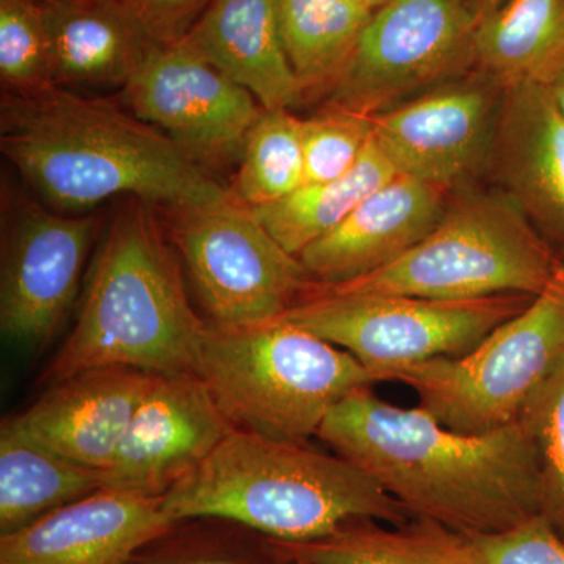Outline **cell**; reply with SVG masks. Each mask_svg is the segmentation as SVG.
Returning a JSON list of instances; mask_svg holds the SVG:
<instances>
[{
  "label": "cell",
  "instance_id": "1",
  "mask_svg": "<svg viewBox=\"0 0 564 564\" xmlns=\"http://www.w3.org/2000/svg\"><path fill=\"white\" fill-rule=\"evenodd\" d=\"M315 437L413 519L477 536L538 516L536 448L521 421L486 434L454 432L421 406H393L367 386L344 397Z\"/></svg>",
  "mask_w": 564,
  "mask_h": 564
},
{
  "label": "cell",
  "instance_id": "2",
  "mask_svg": "<svg viewBox=\"0 0 564 564\" xmlns=\"http://www.w3.org/2000/svg\"><path fill=\"white\" fill-rule=\"evenodd\" d=\"M0 151L63 214H87L118 195L163 210L234 198L207 166L131 110L66 88L3 93Z\"/></svg>",
  "mask_w": 564,
  "mask_h": 564
},
{
  "label": "cell",
  "instance_id": "3",
  "mask_svg": "<svg viewBox=\"0 0 564 564\" xmlns=\"http://www.w3.org/2000/svg\"><path fill=\"white\" fill-rule=\"evenodd\" d=\"M207 332L169 229L147 203L133 199L104 234L73 332L41 383L96 367L198 375Z\"/></svg>",
  "mask_w": 564,
  "mask_h": 564
},
{
  "label": "cell",
  "instance_id": "4",
  "mask_svg": "<svg viewBox=\"0 0 564 564\" xmlns=\"http://www.w3.org/2000/svg\"><path fill=\"white\" fill-rule=\"evenodd\" d=\"M172 521L232 519L256 532L302 543L352 519L403 525L411 516L370 475L307 443L234 430L206 462L162 497Z\"/></svg>",
  "mask_w": 564,
  "mask_h": 564
},
{
  "label": "cell",
  "instance_id": "5",
  "mask_svg": "<svg viewBox=\"0 0 564 564\" xmlns=\"http://www.w3.org/2000/svg\"><path fill=\"white\" fill-rule=\"evenodd\" d=\"M198 375L237 430L299 443L344 397L377 383L350 352L282 317L209 323Z\"/></svg>",
  "mask_w": 564,
  "mask_h": 564
},
{
  "label": "cell",
  "instance_id": "6",
  "mask_svg": "<svg viewBox=\"0 0 564 564\" xmlns=\"http://www.w3.org/2000/svg\"><path fill=\"white\" fill-rule=\"evenodd\" d=\"M563 272L564 263L508 196L464 191L448 199L436 228L399 261L344 284L317 285L351 295L534 299Z\"/></svg>",
  "mask_w": 564,
  "mask_h": 564
},
{
  "label": "cell",
  "instance_id": "7",
  "mask_svg": "<svg viewBox=\"0 0 564 564\" xmlns=\"http://www.w3.org/2000/svg\"><path fill=\"white\" fill-rule=\"evenodd\" d=\"M564 364V272L522 313L458 358L392 367L377 381L413 389L447 429L486 434L519 422L534 393Z\"/></svg>",
  "mask_w": 564,
  "mask_h": 564
},
{
  "label": "cell",
  "instance_id": "8",
  "mask_svg": "<svg viewBox=\"0 0 564 564\" xmlns=\"http://www.w3.org/2000/svg\"><path fill=\"white\" fill-rule=\"evenodd\" d=\"M532 300L514 293L475 300L351 295L315 284L282 318L350 352L377 381L392 367L466 355Z\"/></svg>",
  "mask_w": 564,
  "mask_h": 564
},
{
  "label": "cell",
  "instance_id": "9",
  "mask_svg": "<svg viewBox=\"0 0 564 564\" xmlns=\"http://www.w3.org/2000/svg\"><path fill=\"white\" fill-rule=\"evenodd\" d=\"M166 212L170 239L212 325L276 321L313 291L302 261L236 199Z\"/></svg>",
  "mask_w": 564,
  "mask_h": 564
},
{
  "label": "cell",
  "instance_id": "10",
  "mask_svg": "<svg viewBox=\"0 0 564 564\" xmlns=\"http://www.w3.org/2000/svg\"><path fill=\"white\" fill-rule=\"evenodd\" d=\"M477 0H393L375 11L326 106L375 115L475 66Z\"/></svg>",
  "mask_w": 564,
  "mask_h": 564
},
{
  "label": "cell",
  "instance_id": "11",
  "mask_svg": "<svg viewBox=\"0 0 564 564\" xmlns=\"http://www.w3.org/2000/svg\"><path fill=\"white\" fill-rule=\"evenodd\" d=\"M121 101L207 169L240 161L248 132L263 110L247 88L185 41L152 52L122 88Z\"/></svg>",
  "mask_w": 564,
  "mask_h": 564
},
{
  "label": "cell",
  "instance_id": "12",
  "mask_svg": "<svg viewBox=\"0 0 564 564\" xmlns=\"http://www.w3.org/2000/svg\"><path fill=\"white\" fill-rule=\"evenodd\" d=\"M98 229L95 214L31 203L14 212L0 265V328L11 344L36 350L51 343L79 292Z\"/></svg>",
  "mask_w": 564,
  "mask_h": 564
},
{
  "label": "cell",
  "instance_id": "13",
  "mask_svg": "<svg viewBox=\"0 0 564 564\" xmlns=\"http://www.w3.org/2000/svg\"><path fill=\"white\" fill-rule=\"evenodd\" d=\"M502 87L491 77L447 82L373 117L397 174L451 191L489 166Z\"/></svg>",
  "mask_w": 564,
  "mask_h": 564
},
{
  "label": "cell",
  "instance_id": "14",
  "mask_svg": "<svg viewBox=\"0 0 564 564\" xmlns=\"http://www.w3.org/2000/svg\"><path fill=\"white\" fill-rule=\"evenodd\" d=\"M234 430L199 375H154L102 486L162 499Z\"/></svg>",
  "mask_w": 564,
  "mask_h": 564
},
{
  "label": "cell",
  "instance_id": "15",
  "mask_svg": "<svg viewBox=\"0 0 564 564\" xmlns=\"http://www.w3.org/2000/svg\"><path fill=\"white\" fill-rule=\"evenodd\" d=\"M154 373L131 367H96L50 384L11 429L70 462L104 470L120 447Z\"/></svg>",
  "mask_w": 564,
  "mask_h": 564
},
{
  "label": "cell",
  "instance_id": "16",
  "mask_svg": "<svg viewBox=\"0 0 564 564\" xmlns=\"http://www.w3.org/2000/svg\"><path fill=\"white\" fill-rule=\"evenodd\" d=\"M172 522L162 499L102 486L0 536V564H126Z\"/></svg>",
  "mask_w": 564,
  "mask_h": 564
},
{
  "label": "cell",
  "instance_id": "17",
  "mask_svg": "<svg viewBox=\"0 0 564 564\" xmlns=\"http://www.w3.org/2000/svg\"><path fill=\"white\" fill-rule=\"evenodd\" d=\"M447 191L414 177H393L332 232L299 256L318 285L358 280L399 261L436 228Z\"/></svg>",
  "mask_w": 564,
  "mask_h": 564
},
{
  "label": "cell",
  "instance_id": "18",
  "mask_svg": "<svg viewBox=\"0 0 564 564\" xmlns=\"http://www.w3.org/2000/svg\"><path fill=\"white\" fill-rule=\"evenodd\" d=\"M489 166L534 226L564 240V113L549 87H502Z\"/></svg>",
  "mask_w": 564,
  "mask_h": 564
},
{
  "label": "cell",
  "instance_id": "19",
  "mask_svg": "<svg viewBox=\"0 0 564 564\" xmlns=\"http://www.w3.org/2000/svg\"><path fill=\"white\" fill-rule=\"evenodd\" d=\"M44 14L52 80L66 90H122L159 47L124 0H58Z\"/></svg>",
  "mask_w": 564,
  "mask_h": 564
},
{
  "label": "cell",
  "instance_id": "20",
  "mask_svg": "<svg viewBox=\"0 0 564 564\" xmlns=\"http://www.w3.org/2000/svg\"><path fill=\"white\" fill-rule=\"evenodd\" d=\"M182 41L247 88L263 110H289L304 98L282 44L273 0H212Z\"/></svg>",
  "mask_w": 564,
  "mask_h": 564
},
{
  "label": "cell",
  "instance_id": "21",
  "mask_svg": "<svg viewBox=\"0 0 564 564\" xmlns=\"http://www.w3.org/2000/svg\"><path fill=\"white\" fill-rule=\"evenodd\" d=\"M474 62L500 87H549L564 68V0H502L481 11Z\"/></svg>",
  "mask_w": 564,
  "mask_h": 564
},
{
  "label": "cell",
  "instance_id": "22",
  "mask_svg": "<svg viewBox=\"0 0 564 564\" xmlns=\"http://www.w3.org/2000/svg\"><path fill=\"white\" fill-rule=\"evenodd\" d=\"M352 519L315 540H274L292 564H478L470 540L425 519L389 525Z\"/></svg>",
  "mask_w": 564,
  "mask_h": 564
},
{
  "label": "cell",
  "instance_id": "23",
  "mask_svg": "<svg viewBox=\"0 0 564 564\" xmlns=\"http://www.w3.org/2000/svg\"><path fill=\"white\" fill-rule=\"evenodd\" d=\"M102 488V475L0 426V536Z\"/></svg>",
  "mask_w": 564,
  "mask_h": 564
},
{
  "label": "cell",
  "instance_id": "24",
  "mask_svg": "<svg viewBox=\"0 0 564 564\" xmlns=\"http://www.w3.org/2000/svg\"><path fill=\"white\" fill-rule=\"evenodd\" d=\"M395 176L399 174L373 137L355 169L343 177L304 184L288 198L251 212L285 251L299 258Z\"/></svg>",
  "mask_w": 564,
  "mask_h": 564
},
{
  "label": "cell",
  "instance_id": "25",
  "mask_svg": "<svg viewBox=\"0 0 564 564\" xmlns=\"http://www.w3.org/2000/svg\"><path fill=\"white\" fill-rule=\"evenodd\" d=\"M273 6L303 95L328 93L373 13L350 0H273Z\"/></svg>",
  "mask_w": 564,
  "mask_h": 564
},
{
  "label": "cell",
  "instance_id": "26",
  "mask_svg": "<svg viewBox=\"0 0 564 564\" xmlns=\"http://www.w3.org/2000/svg\"><path fill=\"white\" fill-rule=\"evenodd\" d=\"M126 564H291L273 538L232 519L195 516L173 521Z\"/></svg>",
  "mask_w": 564,
  "mask_h": 564
},
{
  "label": "cell",
  "instance_id": "27",
  "mask_svg": "<svg viewBox=\"0 0 564 564\" xmlns=\"http://www.w3.org/2000/svg\"><path fill=\"white\" fill-rule=\"evenodd\" d=\"M304 185L302 120L262 110L245 140L231 193L248 209L270 206Z\"/></svg>",
  "mask_w": 564,
  "mask_h": 564
},
{
  "label": "cell",
  "instance_id": "28",
  "mask_svg": "<svg viewBox=\"0 0 564 564\" xmlns=\"http://www.w3.org/2000/svg\"><path fill=\"white\" fill-rule=\"evenodd\" d=\"M0 80L9 95L55 87L50 33L40 0H0Z\"/></svg>",
  "mask_w": 564,
  "mask_h": 564
},
{
  "label": "cell",
  "instance_id": "29",
  "mask_svg": "<svg viewBox=\"0 0 564 564\" xmlns=\"http://www.w3.org/2000/svg\"><path fill=\"white\" fill-rule=\"evenodd\" d=\"M538 456V516L564 540V364L519 419Z\"/></svg>",
  "mask_w": 564,
  "mask_h": 564
},
{
  "label": "cell",
  "instance_id": "30",
  "mask_svg": "<svg viewBox=\"0 0 564 564\" xmlns=\"http://www.w3.org/2000/svg\"><path fill=\"white\" fill-rule=\"evenodd\" d=\"M373 117L325 106L321 113L302 120L304 184L343 177L373 140Z\"/></svg>",
  "mask_w": 564,
  "mask_h": 564
},
{
  "label": "cell",
  "instance_id": "31",
  "mask_svg": "<svg viewBox=\"0 0 564 564\" xmlns=\"http://www.w3.org/2000/svg\"><path fill=\"white\" fill-rule=\"evenodd\" d=\"M467 538L478 564H564V540L541 516L507 532Z\"/></svg>",
  "mask_w": 564,
  "mask_h": 564
},
{
  "label": "cell",
  "instance_id": "32",
  "mask_svg": "<svg viewBox=\"0 0 564 564\" xmlns=\"http://www.w3.org/2000/svg\"><path fill=\"white\" fill-rule=\"evenodd\" d=\"M158 46L181 43L202 20L212 0H124Z\"/></svg>",
  "mask_w": 564,
  "mask_h": 564
},
{
  "label": "cell",
  "instance_id": "33",
  "mask_svg": "<svg viewBox=\"0 0 564 564\" xmlns=\"http://www.w3.org/2000/svg\"><path fill=\"white\" fill-rule=\"evenodd\" d=\"M549 90H551L555 102L558 104L560 110L564 113V68L560 70V74L555 77L554 82L549 85Z\"/></svg>",
  "mask_w": 564,
  "mask_h": 564
},
{
  "label": "cell",
  "instance_id": "34",
  "mask_svg": "<svg viewBox=\"0 0 564 564\" xmlns=\"http://www.w3.org/2000/svg\"><path fill=\"white\" fill-rule=\"evenodd\" d=\"M350 2L355 3V6L361 7L364 10L370 11V13H375V11L389 6L393 0H350Z\"/></svg>",
  "mask_w": 564,
  "mask_h": 564
},
{
  "label": "cell",
  "instance_id": "35",
  "mask_svg": "<svg viewBox=\"0 0 564 564\" xmlns=\"http://www.w3.org/2000/svg\"><path fill=\"white\" fill-rule=\"evenodd\" d=\"M478 2V10L486 11L489 9H492V7H496L497 3L502 2V0H477Z\"/></svg>",
  "mask_w": 564,
  "mask_h": 564
},
{
  "label": "cell",
  "instance_id": "36",
  "mask_svg": "<svg viewBox=\"0 0 564 564\" xmlns=\"http://www.w3.org/2000/svg\"><path fill=\"white\" fill-rule=\"evenodd\" d=\"M40 2L52 3V2H58V0H40Z\"/></svg>",
  "mask_w": 564,
  "mask_h": 564
},
{
  "label": "cell",
  "instance_id": "37",
  "mask_svg": "<svg viewBox=\"0 0 564 564\" xmlns=\"http://www.w3.org/2000/svg\"><path fill=\"white\" fill-rule=\"evenodd\" d=\"M292 564V563H291Z\"/></svg>",
  "mask_w": 564,
  "mask_h": 564
}]
</instances>
